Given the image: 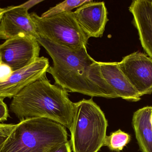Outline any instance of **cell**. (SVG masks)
Listing matches in <instances>:
<instances>
[{
    "label": "cell",
    "mask_w": 152,
    "mask_h": 152,
    "mask_svg": "<svg viewBox=\"0 0 152 152\" xmlns=\"http://www.w3.org/2000/svg\"><path fill=\"white\" fill-rule=\"evenodd\" d=\"M28 10L22 4L5 8L0 19V39L7 40L20 35L39 37Z\"/></svg>",
    "instance_id": "9"
},
{
    "label": "cell",
    "mask_w": 152,
    "mask_h": 152,
    "mask_svg": "<svg viewBox=\"0 0 152 152\" xmlns=\"http://www.w3.org/2000/svg\"><path fill=\"white\" fill-rule=\"evenodd\" d=\"M151 123L152 124V113H151Z\"/></svg>",
    "instance_id": "22"
},
{
    "label": "cell",
    "mask_w": 152,
    "mask_h": 152,
    "mask_svg": "<svg viewBox=\"0 0 152 152\" xmlns=\"http://www.w3.org/2000/svg\"><path fill=\"white\" fill-rule=\"evenodd\" d=\"M92 1L91 0H67L50 8L42 13L41 17L42 18H49L62 12L71 11L75 8L80 7L85 4L90 2Z\"/></svg>",
    "instance_id": "15"
},
{
    "label": "cell",
    "mask_w": 152,
    "mask_h": 152,
    "mask_svg": "<svg viewBox=\"0 0 152 152\" xmlns=\"http://www.w3.org/2000/svg\"><path fill=\"white\" fill-rule=\"evenodd\" d=\"M100 64L103 77L117 98L131 102L141 100V95L121 71L118 62H100Z\"/></svg>",
    "instance_id": "12"
},
{
    "label": "cell",
    "mask_w": 152,
    "mask_h": 152,
    "mask_svg": "<svg viewBox=\"0 0 152 152\" xmlns=\"http://www.w3.org/2000/svg\"><path fill=\"white\" fill-rule=\"evenodd\" d=\"M38 37L71 49L87 47L89 38L79 26L74 12L68 11L42 18L30 13Z\"/></svg>",
    "instance_id": "5"
},
{
    "label": "cell",
    "mask_w": 152,
    "mask_h": 152,
    "mask_svg": "<svg viewBox=\"0 0 152 152\" xmlns=\"http://www.w3.org/2000/svg\"><path fill=\"white\" fill-rule=\"evenodd\" d=\"M5 8H0V19L1 18L4 12L5 11Z\"/></svg>",
    "instance_id": "21"
},
{
    "label": "cell",
    "mask_w": 152,
    "mask_h": 152,
    "mask_svg": "<svg viewBox=\"0 0 152 152\" xmlns=\"http://www.w3.org/2000/svg\"><path fill=\"white\" fill-rule=\"evenodd\" d=\"M70 141L56 146L50 152H72Z\"/></svg>",
    "instance_id": "19"
},
{
    "label": "cell",
    "mask_w": 152,
    "mask_h": 152,
    "mask_svg": "<svg viewBox=\"0 0 152 152\" xmlns=\"http://www.w3.org/2000/svg\"><path fill=\"white\" fill-rule=\"evenodd\" d=\"M43 0H31L28 1L22 4L28 10L30 9L32 7H34L36 4H38L39 3L43 1Z\"/></svg>",
    "instance_id": "20"
},
{
    "label": "cell",
    "mask_w": 152,
    "mask_h": 152,
    "mask_svg": "<svg viewBox=\"0 0 152 152\" xmlns=\"http://www.w3.org/2000/svg\"><path fill=\"white\" fill-rule=\"evenodd\" d=\"M121 71L141 96L152 94V59L135 52L118 62Z\"/></svg>",
    "instance_id": "7"
},
{
    "label": "cell",
    "mask_w": 152,
    "mask_h": 152,
    "mask_svg": "<svg viewBox=\"0 0 152 152\" xmlns=\"http://www.w3.org/2000/svg\"><path fill=\"white\" fill-rule=\"evenodd\" d=\"M108 124L93 99L75 103L70 142L73 152H98L103 146Z\"/></svg>",
    "instance_id": "4"
},
{
    "label": "cell",
    "mask_w": 152,
    "mask_h": 152,
    "mask_svg": "<svg viewBox=\"0 0 152 152\" xmlns=\"http://www.w3.org/2000/svg\"><path fill=\"white\" fill-rule=\"evenodd\" d=\"M130 135L121 129L113 132L110 136H106L103 146H106L112 151H122L131 141Z\"/></svg>",
    "instance_id": "14"
},
{
    "label": "cell",
    "mask_w": 152,
    "mask_h": 152,
    "mask_svg": "<svg viewBox=\"0 0 152 152\" xmlns=\"http://www.w3.org/2000/svg\"><path fill=\"white\" fill-rule=\"evenodd\" d=\"M49 67V59L39 57L28 66L13 71L7 81L0 82V97L13 98L28 85L46 76Z\"/></svg>",
    "instance_id": "8"
},
{
    "label": "cell",
    "mask_w": 152,
    "mask_h": 152,
    "mask_svg": "<svg viewBox=\"0 0 152 152\" xmlns=\"http://www.w3.org/2000/svg\"><path fill=\"white\" fill-rule=\"evenodd\" d=\"M79 26L88 38L102 37L109 21L104 2L85 4L74 12Z\"/></svg>",
    "instance_id": "10"
},
{
    "label": "cell",
    "mask_w": 152,
    "mask_h": 152,
    "mask_svg": "<svg viewBox=\"0 0 152 152\" xmlns=\"http://www.w3.org/2000/svg\"><path fill=\"white\" fill-rule=\"evenodd\" d=\"M39 45L34 37L18 35L0 44L1 60L13 71L23 68L39 58Z\"/></svg>",
    "instance_id": "6"
},
{
    "label": "cell",
    "mask_w": 152,
    "mask_h": 152,
    "mask_svg": "<svg viewBox=\"0 0 152 152\" xmlns=\"http://www.w3.org/2000/svg\"><path fill=\"white\" fill-rule=\"evenodd\" d=\"M152 107L146 106L134 113L132 125L142 152H152Z\"/></svg>",
    "instance_id": "13"
},
{
    "label": "cell",
    "mask_w": 152,
    "mask_h": 152,
    "mask_svg": "<svg viewBox=\"0 0 152 152\" xmlns=\"http://www.w3.org/2000/svg\"><path fill=\"white\" fill-rule=\"evenodd\" d=\"M16 125L0 123V152Z\"/></svg>",
    "instance_id": "16"
},
{
    "label": "cell",
    "mask_w": 152,
    "mask_h": 152,
    "mask_svg": "<svg viewBox=\"0 0 152 152\" xmlns=\"http://www.w3.org/2000/svg\"><path fill=\"white\" fill-rule=\"evenodd\" d=\"M0 60H1V57H0Z\"/></svg>",
    "instance_id": "23"
},
{
    "label": "cell",
    "mask_w": 152,
    "mask_h": 152,
    "mask_svg": "<svg viewBox=\"0 0 152 152\" xmlns=\"http://www.w3.org/2000/svg\"><path fill=\"white\" fill-rule=\"evenodd\" d=\"M13 71L12 69L0 60V82H4L10 78Z\"/></svg>",
    "instance_id": "17"
},
{
    "label": "cell",
    "mask_w": 152,
    "mask_h": 152,
    "mask_svg": "<svg viewBox=\"0 0 152 152\" xmlns=\"http://www.w3.org/2000/svg\"><path fill=\"white\" fill-rule=\"evenodd\" d=\"M4 99L0 97V122L6 121L9 117L8 107L4 102Z\"/></svg>",
    "instance_id": "18"
},
{
    "label": "cell",
    "mask_w": 152,
    "mask_h": 152,
    "mask_svg": "<svg viewBox=\"0 0 152 152\" xmlns=\"http://www.w3.org/2000/svg\"><path fill=\"white\" fill-rule=\"evenodd\" d=\"M37 40L52 59L53 65L47 72L57 85L91 97L117 98L103 77L100 62L88 54L87 47L69 49L40 37Z\"/></svg>",
    "instance_id": "1"
},
{
    "label": "cell",
    "mask_w": 152,
    "mask_h": 152,
    "mask_svg": "<svg viewBox=\"0 0 152 152\" xmlns=\"http://www.w3.org/2000/svg\"><path fill=\"white\" fill-rule=\"evenodd\" d=\"M68 141L61 124L44 118L27 119L16 125L1 152H50Z\"/></svg>",
    "instance_id": "3"
},
{
    "label": "cell",
    "mask_w": 152,
    "mask_h": 152,
    "mask_svg": "<svg viewBox=\"0 0 152 152\" xmlns=\"http://www.w3.org/2000/svg\"><path fill=\"white\" fill-rule=\"evenodd\" d=\"M145 51L152 59V0H134L129 7Z\"/></svg>",
    "instance_id": "11"
},
{
    "label": "cell",
    "mask_w": 152,
    "mask_h": 152,
    "mask_svg": "<svg viewBox=\"0 0 152 152\" xmlns=\"http://www.w3.org/2000/svg\"><path fill=\"white\" fill-rule=\"evenodd\" d=\"M75 103L68 92L52 84L46 76L23 88L12 98L11 112L20 121L33 118H44L71 129Z\"/></svg>",
    "instance_id": "2"
}]
</instances>
